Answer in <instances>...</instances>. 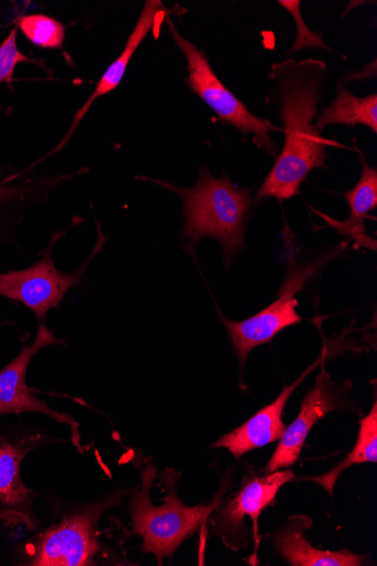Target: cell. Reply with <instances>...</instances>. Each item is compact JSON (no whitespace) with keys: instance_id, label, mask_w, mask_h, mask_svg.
<instances>
[{"instance_id":"6da1fadb","label":"cell","mask_w":377,"mask_h":566,"mask_svg":"<svg viewBox=\"0 0 377 566\" xmlns=\"http://www.w3.org/2000/svg\"><path fill=\"white\" fill-rule=\"evenodd\" d=\"M271 78L276 84L275 102L284 124L285 145L256 200L275 197L283 201L300 195L312 170L328 168V142L313 125L326 88L327 65L315 60H286L272 66Z\"/></svg>"},{"instance_id":"7a4b0ae2","label":"cell","mask_w":377,"mask_h":566,"mask_svg":"<svg viewBox=\"0 0 377 566\" xmlns=\"http://www.w3.org/2000/svg\"><path fill=\"white\" fill-rule=\"evenodd\" d=\"M176 192L184 201L181 237L196 248L205 238L220 241L230 262L245 245V222L252 203L251 191L235 186L228 176L214 178L202 169L192 188L154 180Z\"/></svg>"},{"instance_id":"3957f363","label":"cell","mask_w":377,"mask_h":566,"mask_svg":"<svg viewBox=\"0 0 377 566\" xmlns=\"http://www.w3.org/2000/svg\"><path fill=\"white\" fill-rule=\"evenodd\" d=\"M156 478V470L148 465L142 474V489L132 499L133 533L143 538L144 553L155 555L161 565L165 558L172 559L178 547L191 537L208 518L219 502L209 505H186L177 494L180 474L167 470L160 475L167 488L164 504L151 503L150 489Z\"/></svg>"},{"instance_id":"277c9868","label":"cell","mask_w":377,"mask_h":566,"mask_svg":"<svg viewBox=\"0 0 377 566\" xmlns=\"http://www.w3.org/2000/svg\"><path fill=\"white\" fill-rule=\"evenodd\" d=\"M168 24L172 38L187 60L188 84L191 91L219 116L221 122L234 127L243 136L252 135L253 143L260 149L273 159H279L280 150L272 135L282 132V128L253 115L213 73L203 51L186 40L169 18Z\"/></svg>"},{"instance_id":"5b68a950","label":"cell","mask_w":377,"mask_h":566,"mask_svg":"<svg viewBox=\"0 0 377 566\" xmlns=\"http://www.w3.org/2000/svg\"><path fill=\"white\" fill-rule=\"evenodd\" d=\"M116 493L74 511L59 524L51 526L35 542L28 565L87 566L94 565L100 552L97 525L106 510L121 504Z\"/></svg>"},{"instance_id":"8992f818","label":"cell","mask_w":377,"mask_h":566,"mask_svg":"<svg viewBox=\"0 0 377 566\" xmlns=\"http://www.w3.org/2000/svg\"><path fill=\"white\" fill-rule=\"evenodd\" d=\"M55 233L41 259L22 271L0 274V297L23 304L39 321L44 322L51 308H56L72 289L82 285L93 256L101 251L105 238L98 231V241L88 261L74 273L61 272L52 261V249L60 239Z\"/></svg>"},{"instance_id":"52a82bcc","label":"cell","mask_w":377,"mask_h":566,"mask_svg":"<svg viewBox=\"0 0 377 566\" xmlns=\"http://www.w3.org/2000/svg\"><path fill=\"white\" fill-rule=\"evenodd\" d=\"M64 343L56 338L45 324H42L33 343L24 346L13 361L0 370V417L23 413L46 416L67 426L73 436V443L82 451L80 424L71 416L51 408L45 401L39 399L29 388L27 380L32 358L49 346Z\"/></svg>"},{"instance_id":"ba28073f","label":"cell","mask_w":377,"mask_h":566,"mask_svg":"<svg viewBox=\"0 0 377 566\" xmlns=\"http://www.w3.org/2000/svg\"><path fill=\"white\" fill-rule=\"evenodd\" d=\"M317 268L318 265H312L292 271L279 298L253 317L233 322L221 316L242 366L255 347L272 342L284 329L303 322L296 312L299 302L295 295L304 289Z\"/></svg>"},{"instance_id":"9c48e42d","label":"cell","mask_w":377,"mask_h":566,"mask_svg":"<svg viewBox=\"0 0 377 566\" xmlns=\"http://www.w3.org/2000/svg\"><path fill=\"white\" fill-rule=\"evenodd\" d=\"M343 407L341 391L332 381L325 365H322L314 388L310 390L302 402L299 417L286 428L279 448L271 461L268 462L263 473L272 474L293 467L300 459L305 440L313 427L323 417Z\"/></svg>"},{"instance_id":"30bf717a","label":"cell","mask_w":377,"mask_h":566,"mask_svg":"<svg viewBox=\"0 0 377 566\" xmlns=\"http://www.w3.org/2000/svg\"><path fill=\"white\" fill-rule=\"evenodd\" d=\"M0 166V248L15 243V230L33 206L56 187L57 179Z\"/></svg>"},{"instance_id":"8fae6325","label":"cell","mask_w":377,"mask_h":566,"mask_svg":"<svg viewBox=\"0 0 377 566\" xmlns=\"http://www.w3.org/2000/svg\"><path fill=\"white\" fill-rule=\"evenodd\" d=\"M294 480L293 472L277 471L249 481L235 499L218 513L217 533L223 537L226 544H234L235 537L245 528L244 520L247 517L251 518L256 534L260 514L274 503L279 491Z\"/></svg>"},{"instance_id":"7c38bea8","label":"cell","mask_w":377,"mask_h":566,"mask_svg":"<svg viewBox=\"0 0 377 566\" xmlns=\"http://www.w3.org/2000/svg\"><path fill=\"white\" fill-rule=\"evenodd\" d=\"M315 366L304 373L293 385L286 386L275 401L261 408L249 421L224 436L213 447L226 448L239 458L251 450L281 440L286 430L283 422L284 408L295 389Z\"/></svg>"},{"instance_id":"4fadbf2b","label":"cell","mask_w":377,"mask_h":566,"mask_svg":"<svg viewBox=\"0 0 377 566\" xmlns=\"http://www.w3.org/2000/svg\"><path fill=\"white\" fill-rule=\"evenodd\" d=\"M168 14L169 13L165 9L164 3L159 2V0H147L139 20L130 36L128 38L124 53L116 62L111 65L109 69L106 70L91 97L76 114L70 132L57 146V148L49 153V156H51L52 153L61 150L67 144L73 133L76 130L81 122L88 113L95 99L112 93L121 85L126 74L127 67L143 40L153 29L158 31L160 23L164 22L166 18H168Z\"/></svg>"},{"instance_id":"5bb4252c","label":"cell","mask_w":377,"mask_h":566,"mask_svg":"<svg viewBox=\"0 0 377 566\" xmlns=\"http://www.w3.org/2000/svg\"><path fill=\"white\" fill-rule=\"evenodd\" d=\"M311 525L310 518L293 517L289 526L273 536V542L283 558L294 566H359L364 565L363 556L347 549L339 552L320 551L314 548L305 537Z\"/></svg>"},{"instance_id":"9a60e30c","label":"cell","mask_w":377,"mask_h":566,"mask_svg":"<svg viewBox=\"0 0 377 566\" xmlns=\"http://www.w3.org/2000/svg\"><path fill=\"white\" fill-rule=\"evenodd\" d=\"M363 172L357 185L349 191L342 193L348 201L350 217L346 222H338L323 217L342 234L350 235L360 245L375 250L376 242L365 231L364 220L369 212L377 208V170L369 167L360 154Z\"/></svg>"},{"instance_id":"2e32d148","label":"cell","mask_w":377,"mask_h":566,"mask_svg":"<svg viewBox=\"0 0 377 566\" xmlns=\"http://www.w3.org/2000/svg\"><path fill=\"white\" fill-rule=\"evenodd\" d=\"M30 451L28 444L6 442L0 451V510L13 513L21 521L29 523L31 496L33 495L22 481L21 464Z\"/></svg>"},{"instance_id":"e0dca14e","label":"cell","mask_w":377,"mask_h":566,"mask_svg":"<svg viewBox=\"0 0 377 566\" xmlns=\"http://www.w3.org/2000/svg\"><path fill=\"white\" fill-rule=\"evenodd\" d=\"M331 125H364L377 133V95L357 97L343 84L338 85L337 97L332 105L316 118L315 128L321 133Z\"/></svg>"},{"instance_id":"ac0fdd59","label":"cell","mask_w":377,"mask_h":566,"mask_svg":"<svg viewBox=\"0 0 377 566\" xmlns=\"http://www.w3.org/2000/svg\"><path fill=\"white\" fill-rule=\"evenodd\" d=\"M377 461V403L373 405L370 413L360 420L358 439L353 451L336 467L333 471L317 478H310L333 495L335 485L339 476L346 470L363 462Z\"/></svg>"},{"instance_id":"d6986e66","label":"cell","mask_w":377,"mask_h":566,"mask_svg":"<svg viewBox=\"0 0 377 566\" xmlns=\"http://www.w3.org/2000/svg\"><path fill=\"white\" fill-rule=\"evenodd\" d=\"M18 29L34 45L41 49H61L65 41V27L44 14L22 17Z\"/></svg>"},{"instance_id":"ffe728a7","label":"cell","mask_w":377,"mask_h":566,"mask_svg":"<svg viewBox=\"0 0 377 566\" xmlns=\"http://www.w3.org/2000/svg\"><path fill=\"white\" fill-rule=\"evenodd\" d=\"M18 27H15L6 41L0 44V84L7 83L11 86L14 72L22 63L39 64L36 61L25 56L18 46ZM3 106L0 103V118L3 116Z\"/></svg>"},{"instance_id":"44dd1931","label":"cell","mask_w":377,"mask_h":566,"mask_svg":"<svg viewBox=\"0 0 377 566\" xmlns=\"http://www.w3.org/2000/svg\"><path fill=\"white\" fill-rule=\"evenodd\" d=\"M280 4L290 13H292L297 25V40L289 54L296 53V51L306 48H321L323 50H331V48L322 41L321 36L317 33L311 31L304 23L300 12L301 2H292V0L290 2V0H282Z\"/></svg>"},{"instance_id":"7402d4cb","label":"cell","mask_w":377,"mask_h":566,"mask_svg":"<svg viewBox=\"0 0 377 566\" xmlns=\"http://www.w3.org/2000/svg\"><path fill=\"white\" fill-rule=\"evenodd\" d=\"M7 440L0 438V451H2L4 444H6Z\"/></svg>"}]
</instances>
